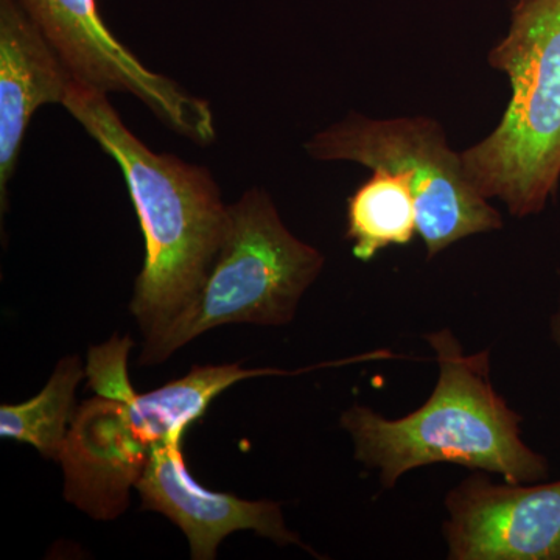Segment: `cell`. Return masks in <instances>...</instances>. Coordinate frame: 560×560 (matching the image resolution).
<instances>
[{
	"instance_id": "obj_1",
	"label": "cell",
	"mask_w": 560,
	"mask_h": 560,
	"mask_svg": "<svg viewBox=\"0 0 560 560\" xmlns=\"http://www.w3.org/2000/svg\"><path fill=\"white\" fill-rule=\"evenodd\" d=\"M62 106L124 173L145 238L130 312L145 341L153 340L208 278L226 234L230 206L209 168L154 153L128 130L103 92L75 83Z\"/></svg>"
},
{
	"instance_id": "obj_2",
	"label": "cell",
	"mask_w": 560,
	"mask_h": 560,
	"mask_svg": "<svg viewBox=\"0 0 560 560\" xmlns=\"http://www.w3.org/2000/svg\"><path fill=\"white\" fill-rule=\"evenodd\" d=\"M440 377L430 399L399 419L363 405L341 416L352 438L355 459L377 470L383 488L393 489L408 471L430 464H456L489 471L515 485L550 477V463L522 438V416L490 382V352H464L451 329L427 334Z\"/></svg>"
},
{
	"instance_id": "obj_3",
	"label": "cell",
	"mask_w": 560,
	"mask_h": 560,
	"mask_svg": "<svg viewBox=\"0 0 560 560\" xmlns=\"http://www.w3.org/2000/svg\"><path fill=\"white\" fill-rule=\"evenodd\" d=\"M489 61L510 77V105L463 160L486 198L525 219L545 209L560 179V0H517Z\"/></svg>"
},
{
	"instance_id": "obj_4",
	"label": "cell",
	"mask_w": 560,
	"mask_h": 560,
	"mask_svg": "<svg viewBox=\"0 0 560 560\" xmlns=\"http://www.w3.org/2000/svg\"><path fill=\"white\" fill-rule=\"evenodd\" d=\"M323 267V254L287 230L267 191H245L230 206L226 234L201 289L160 337L143 342L139 364L164 363L226 324L285 326Z\"/></svg>"
},
{
	"instance_id": "obj_5",
	"label": "cell",
	"mask_w": 560,
	"mask_h": 560,
	"mask_svg": "<svg viewBox=\"0 0 560 560\" xmlns=\"http://www.w3.org/2000/svg\"><path fill=\"white\" fill-rule=\"evenodd\" d=\"M305 150L315 160L352 161L404 176L429 259L470 235L503 228L499 210L471 180L463 153L448 147L441 125L429 117L374 120L352 114L313 136Z\"/></svg>"
},
{
	"instance_id": "obj_6",
	"label": "cell",
	"mask_w": 560,
	"mask_h": 560,
	"mask_svg": "<svg viewBox=\"0 0 560 560\" xmlns=\"http://www.w3.org/2000/svg\"><path fill=\"white\" fill-rule=\"evenodd\" d=\"M58 51L77 83L91 90L135 95L190 142L209 145L215 121L205 98L153 72L110 33L97 0H18Z\"/></svg>"
},
{
	"instance_id": "obj_7",
	"label": "cell",
	"mask_w": 560,
	"mask_h": 560,
	"mask_svg": "<svg viewBox=\"0 0 560 560\" xmlns=\"http://www.w3.org/2000/svg\"><path fill=\"white\" fill-rule=\"evenodd\" d=\"M445 510L451 560H560V480L500 485L477 471Z\"/></svg>"
},
{
	"instance_id": "obj_8",
	"label": "cell",
	"mask_w": 560,
	"mask_h": 560,
	"mask_svg": "<svg viewBox=\"0 0 560 560\" xmlns=\"http://www.w3.org/2000/svg\"><path fill=\"white\" fill-rule=\"evenodd\" d=\"M135 488L143 510L160 512L186 534L194 560L215 559L224 537L237 530H254L282 547L307 548L285 525L279 503L242 500L201 488L187 470L183 441L153 448Z\"/></svg>"
},
{
	"instance_id": "obj_9",
	"label": "cell",
	"mask_w": 560,
	"mask_h": 560,
	"mask_svg": "<svg viewBox=\"0 0 560 560\" xmlns=\"http://www.w3.org/2000/svg\"><path fill=\"white\" fill-rule=\"evenodd\" d=\"M72 72L18 0H0V205L9 206L25 131L44 105H65Z\"/></svg>"
},
{
	"instance_id": "obj_10",
	"label": "cell",
	"mask_w": 560,
	"mask_h": 560,
	"mask_svg": "<svg viewBox=\"0 0 560 560\" xmlns=\"http://www.w3.org/2000/svg\"><path fill=\"white\" fill-rule=\"evenodd\" d=\"M150 455L132 438L120 399L98 396L84 401L58 459L65 467L66 499L92 518L119 517Z\"/></svg>"
},
{
	"instance_id": "obj_11",
	"label": "cell",
	"mask_w": 560,
	"mask_h": 560,
	"mask_svg": "<svg viewBox=\"0 0 560 560\" xmlns=\"http://www.w3.org/2000/svg\"><path fill=\"white\" fill-rule=\"evenodd\" d=\"M285 374L291 372L245 370L238 363L195 366L178 381L120 400L132 438L151 453L162 444L183 441L184 433L208 411L212 400L235 383L261 375Z\"/></svg>"
},
{
	"instance_id": "obj_12",
	"label": "cell",
	"mask_w": 560,
	"mask_h": 560,
	"mask_svg": "<svg viewBox=\"0 0 560 560\" xmlns=\"http://www.w3.org/2000/svg\"><path fill=\"white\" fill-rule=\"evenodd\" d=\"M418 232V213L410 183L388 171H374L350 195L348 231L355 259L371 261L389 246L411 243Z\"/></svg>"
},
{
	"instance_id": "obj_13",
	"label": "cell",
	"mask_w": 560,
	"mask_h": 560,
	"mask_svg": "<svg viewBox=\"0 0 560 560\" xmlns=\"http://www.w3.org/2000/svg\"><path fill=\"white\" fill-rule=\"evenodd\" d=\"M84 377L79 357H65L38 396L0 407V436L31 444L46 459H60L75 418V389Z\"/></svg>"
},
{
	"instance_id": "obj_14",
	"label": "cell",
	"mask_w": 560,
	"mask_h": 560,
	"mask_svg": "<svg viewBox=\"0 0 560 560\" xmlns=\"http://www.w3.org/2000/svg\"><path fill=\"white\" fill-rule=\"evenodd\" d=\"M130 348H132L130 338L114 337L101 348L91 349L88 377H90L91 388L95 389L98 396L125 400L136 393L127 372Z\"/></svg>"
},
{
	"instance_id": "obj_15",
	"label": "cell",
	"mask_w": 560,
	"mask_h": 560,
	"mask_svg": "<svg viewBox=\"0 0 560 560\" xmlns=\"http://www.w3.org/2000/svg\"><path fill=\"white\" fill-rule=\"evenodd\" d=\"M550 331H551V338H552V341H555L556 348H558L560 350V294H559L558 308H556V312L552 313V316H551Z\"/></svg>"
}]
</instances>
